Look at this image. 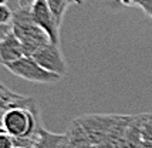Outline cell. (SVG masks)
Here are the masks:
<instances>
[{
    "instance_id": "cell-1",
    "label": "cell",
    "mask_w": 152,
    "mask_h": 148,
    "mask_svg": "<svg viewBox=\"0 0 152 148\" xmlns=\"http://www.w3.org/2000/svg\"><path fill=\"white\" fill-rule=\"evenodd\" d=\"M36 101L30 97L26 103L13 106L0 117V131H4L13 138H30L41 128Z\"/></svg>"
},
{
    "instance_id": "cell-2",
    "label": "cell",
    "mask_w": 152,
    "mask_h": 148,
    "mask_svg": "<svg viewBox=\"0 0 152 148\" xmlns=\"http://www.w3.org/2000/svg\"><path fill=\"white\" fill-rule=\"evenodd\" d=\"M12 32L21 41L26 56H30V57L43 46L50 43L47 33L34 23L30 9L19 7L17 10H14L13 20H12Z\"/></svg>"
},
{
    "instance_id": "cell-3",
    "label": "cell",
    "mask_w": 152,
    "mask_h": 148,
    "mask_svg": "<svg viewBox=\"0 0 152 148\" xmlns=\"http://www.w3.org/2000/svg\"><path fill=\"white\" fill-rule=\"evenodd\" d=\"M4 67L14 75H17L23 80L33 81V83L53 84V83H58L63 78L57 74L47 71L46 68L41 67L39 63L30 56H24L23 59L14 61V63H10V64H6Z\"/></svg>"
},
{
    "instance_id": "cell-4",
    "label": "cell",
    "mask_w": 152,
    "mask_h": 148,
    "mask_svg": "<svg viewBox=\"0 0 152 148\" xmlns=\"http://www.w3.org/2000/svg\"><path fill=\"white\" fill-rule=\"evenodd\" d=\"M118 115H108V114H87L78 117L77 121L83 127L88 140L93 145L101 148L105 141L107 135L110 133L111 127L117 120Z\"/></svg>"
},
{
    "instance_id": "cell-5",
    "label": "cell",
    "mask_w": 152,
    "mask_h": 148,
    "mask_svg": "<svg viewBox=\"0 0 152 148\" xmlns=\"http://www.w3.org/2000/svg\"><path fill=\"white\" fill-rule=\"evenodd\" d=\"M31 57L43 68H46L47 71L57 74L60 77H64L68 71L67 61L64 60V56L60 50V46L54 44L51 41L47 43L46 46H43L40 50H37Z\"/></svg>"
},
{
    "instance_id": "cell-6",
    "label": "cell",
    "mask_w": 152,
    "mask_h": 148,
    "mask_svg": "<svg viewBox=\"0 0 152 148\" xmlns=\"http://www.w3.org/2000/svg\"><path fill=\"white\" fill-rule=\"evenodd\" d=\"M30 12H31V17H33L34 23L41 30L46 32L50 41L60 46V24L57 19L54 17V14L51 13V10L48 9L46 1L36 0L34 4L30 7Z\"/></svg>"
},
{
    "instance_id": "cell-7",
    "label": "cell",
    "mask_w": 152,
    "mask_h": 148,
    "mask_svg": "<svg viewBox=\"0 0 152 148\" xmlns=\"http://www.w3.org/2000/svg\"><path fill=\"white\" fill-rule=\"evenodd\" d=\"M26 56L21 41L16 37L13 32L7 34L4 39L0 40V63L1 66H6L10 63L20 60Z\"/></svg>"
},
{
    "instance_id": "cell-8",
    "label": "cell",
    "mask_w": 152,
    "mask_h": 148,
    "mask_svg": "<svg viewBox=\"0 0 152 148\" xmlns=\"http://www.w3.org/2000/svg\"><path fill=\"white\" fill-rule=\"evenodd\" d=\"M66 148H97L95 145L91 144V141L88 140V137L86 135L83 127L80 125V122L77 120H74L71 122V127L67 133V145Z\"/></svg>"
},
{
    "instance_id": "cell-9",
    "label": "cell",
    "mask_w": 152,
    "mask_h": 148,
    "mask_svg": "<svg viewBox=\"0 0 152 148\" xmlns=\"http://www.w3.org/2000/svg\"><path fill=\"white\" fill-rule=\"evenodd\" d=\"M67 142V134H53L41 127L33 148H61Z\"/></svg>"
},
{
    "instance_id": "cell-10",
    "label": "cell",
    "mask_w": 152,
    "mask_h": 148,
    "mask_svg": "<svg viewBox=\"0 0 152 148\" xmlns=\"http://www.w3.org/2000/svg\"><path fill=\"white\" fill-rule=\"evenodd\" d=\"M30 97H26V95L17 94V93H13L10 90H7L4 86L0 88V117L1 114L9 110L13 106H17V104H21V103H26Z\"/></svg>"
},
{
    "instance_id": "cell-11",
    "label": "cell",
    "mask_w": 152,
    "mask_h": 148,
    "mask_svg": "<svg viewBox=\"0 0 152 148\" xmlns=\"http://www.w3.org/2000/svg\"><path fill=\"white\" fill-rule=\"evenodd\" d=\"M47 3L48 9L51 10V13L54 14V17L57 19L58 24L61 26L63 19H64V14H66L67 9H68V1L67 0H44Z\"/></svg>"
},
{
    "instance_id": "cell-12",
    "label": "cell",
    "mask_w": 152,
    "mask_h": 148,
    "mask_svg": "<svg viewBox=\"0 0 152 148\" xmlns=\"http://www.w3.org/2000/svg\"><path fill=\"white\" fill-rule=\"evenodd\" d=\"M141 134L144 141L152 144V114L141 115Z\"/></svg>"
},
{
    "instance_id": "cell-13",
    "label": "cell",
    "mask_w": 152,
    "mask_h": 148,
    "mask_svg": "<svg viewBox=\"0 0 152 148\" xmlns=\"http://www.w3.org/2000/svg\"><path fill=\"white\" fill-rule=\"evenodd\" d=\"M13 10L7 4H0V24H12Z\"/></svg>"
},
{
    "instance_id": "cell-14",
    "label": "cell",
    "mask_w": 152,
    "mask_h": 148,
    "mask_svg": "<svg viewBox=\"0 0 152 148\" xmlns=\"http://www.w3.org/2000/svg\"><path fill=\"white\" fill-rule=\"evenodd\" d=\"M0 148H16L14 138L4 131H0Z\"/></svg>"
},
{
    "instance_id": "cell-15",
    "label": "cell",
    "mask_w": 152,
    "mask_h": 148,
    "mask_svg": "<svg viewBox=\"0 0 152 148\" xmlns=\"http://www.w3.org/2000/svg\"><path fill=\"white\" fill-rule=\"evenodd\" d=\"M135 6L141 7L152 19V0H135Z\"/></svg>"
},
{
    "instance_id": "cell-16",
    "label": "cell",
    "mask_w": 152,
    "mask_h": 148,
    "mask_svg": "<svg viewBox=\"0 0 152 148\" xmlns=\"http://www.w3.org/2000/svg\"><path fill=\"white\" fill-rule=\"evenodd\" d=\"M12 32V24H0V40Z\"/></svg>"
},
{
    "instance_id": "cell-17",
    "label": "cell",
    "mask_w": 152,
    "mask_h": 148,
    "mask_svg": "<svg viewBox=\"0 0 152 148\" xmlns=\"http://www.w3.org/2000/svg\"><path fill=\"white\" fill-rule=\"evenodd\" d=\"M17 1H19V7H21V9H30L34 4L36 0H17Z\"/></svg>"
},
{
    "instance_id": "cell-18",
    "label": "cell",
    "mask_w": 152,
    "mask_h": 148,
    "mask_svg": "<svg viewBox=\"0 0 152 148\" xmlns=\"http://www.w3.org/2000/svg\"><path fill=\"white\" fill-rule=\"evenodd\" d=\"M118 3H121L122 6H126V7H132L135 6V0H117Z\"/></svg>"
},
{
    "instance_id": "cell-19",
    "label": "cell",
    "mask_w": 152,
    "mask_h": 148,
    "mask_svg": "<svg viewBox=\"0 0 152 148\" xmlns=\"http://www.w3.org/2000/svg\"><path fill=\"white\" fill-rule=\"evenodd\" d=\"M67 1H68V4H81L86 0H67Z\"/></svg>"
},
{
    "instance_id": "cell-20",
    "label": "cell",
    "mask_w": 152,
    "mask_h": 148,
    "mask_svg": "<svg viewBox=\"0 0 152 148\" xmlns=\"http://www.w3.org/2000/svg\"><path fill=\"white\" fill-rule=\"evenodd\" d=\"M7 0H0V4H6Z\"/></svg>"
},
{
    "instance_id": "cell-21",
    "label": "cell",
    "mask_w": 152,
    "mask_h": 148,
    "mask_svg": "<svg viewBox=\"0 0 152 148\" xmlns=\"http://www.w3.org/2000/svg\"><path fill=\"white\" fill-rule=\"evenodd\" d=\"M1 87H3V84H1V83H0V88H1Z\"/></svg>"
},
{
    "instance_id": "cell-22",
    "label": "cell",
    "mask_w": 152,
    "mask_h": 148,
    "mask_svg": "<svg viewBox=\"0 0 152 148\" xmlns=\"http://www.w3.org/2000/svg\"><path fill=\"white\" fill-rule=\"evenodd\" d=\"M66 145H67V142H66ZM66 145H64V147H61V148H66Z\"/></svg>"
},
{
    "instance_id": "cell-23",
    "label": "cell",
    "mask_w": 152,
    "mask_h": 148,
    "mask_svg": "<svg viewBox=\"0 0 152 148\" xmlns=\"http://www.w3.org/2000/svg\"><path fill=\"white\" fill-rule=\"evenodd\" d=\"M0 64H1V63H0Z\"/></svg>"
}]
</instances>
